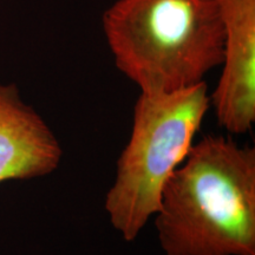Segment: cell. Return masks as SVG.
<instances>
[{
  "label": "cell",
  "instance_id": "cell-1",
  "mask_svg": "<svg viewBox=\"0 0 255 255\" xmlns=\"http://www.w3.org/2000/svg\"><path fill=\"white\" fill-rule=\"evenodd\" d=\"M154 216L165 255H255V149L205 136L169 177Z\"/></svg>",
  "mask_w": 255,
  "mask_h": 255
},
{
  "label": "cell",
  "instance_id": "cell-2",
  "mask_svg": "<svg viewBox=\"0 0 255 255\" xmlns=\"http://www.w3.org/2000/svg\"><path fill=\"white\" fill-rule=\"evenodd\" d=\"M102 25L117 69L141 92L193 87L222 63L219 0H116Z\"/></svg>",
  "mask_w": 255,
  "mask_h": 255
},
{
  "label": "cell",
  "instance_id": "cell-3",
  "mask_svg": "<svg viewBox=\"0 0 255 255\" xmlns=\"http://www.w3.org/2000/svg\"><path fill=\"white\" fill-rule=\"evenodd\" d=\"M209 107L206 82L137 98L131 135L105 197L111 225L126 241L135 240L156 214L165 183L187 157Z\"/></svg>",
  "mask_w": 255,
  "mask_h": 255
},
{
  "label": "cell",
  "instance_id": "cell-4",
  "mask_svg": "<svg viewBox=\"0 0 255 255\" xmlns=\"http://www.w3.org/2000/svg\"><path fill=\"white\" fill-rule=\"evenodd\" d=\"M223 40L222 73L209 96L220 127L242 135L255 122V0H219Z\"/></svg>",
  "mask_w": 255,
  "mask_h": 255
},
{
  "label": "cell",
  "instance_id": "cell-5",
  "mask_svg": "<svg viewBox=\"0 0 255 255\" xmlns=\"http://www.w3.org/2000/svg\"><path fill=\"white\" fill-rule=\"evenodd\" d=\"M62 145L51 128L14 84L0 83V183L52 174Z\"/></svg>",
  "mask_w": 255,
  "mask_h": 255
}]
</instances>
